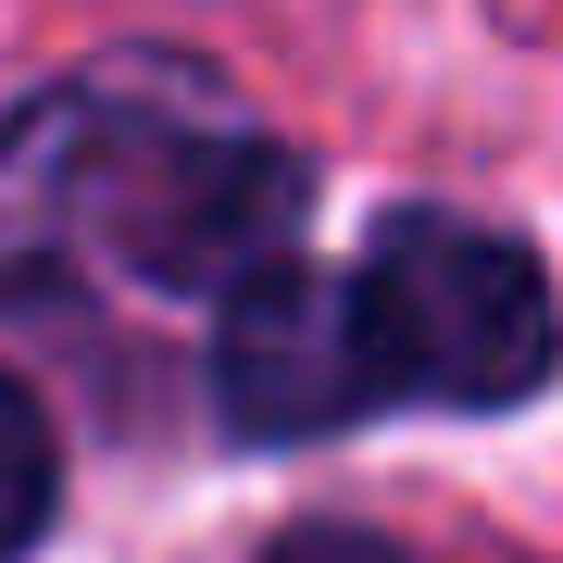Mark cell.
Here are the masks:
<instances>
[{
  "label": "cell",
  "mask_w": 563,
  "mask_h": 563,
  "mask_svg": "<svg viewBox=\"0 0 563 563\" xmlns=\"http://www.w3.org/2000/svg\"><path fill=\"white\" fill-rule=\"evenodd\" d=\"M301 151L213 76L125 51L0 113V251H76L139 288H239L301 225Z\"/></svg>",
  "instance_id": "1"
},
{
  "label": "cell",
  "mask_w": 563,
  "mask_h": 563,
  "mask_svg": "<svg viewBox=\"0 0 563 563\" xmlns=\"http://www.w3.org/2000/svg\"><path fill=\"white\" fill-rule=\"evenodd\" d=\"M339 288H351V351L376 401L501 413L551 388V351H563L551 276L526 263V239L476 213H388Z\"/></svg>",
  "instance_id": "2"
},
{
  "label": "cell",
  "mask_w": 563,
  "mask_h": 563,
  "mask_svg": "<svg viewBox=\"0 0 563 563\" xmlns=\"http://www.w3.org/2000/svg\"><path fill=\"white\" fill-rule=\"evenodd\" d=\"M213 388H225L239 439H325V426L376 413L363 351H351V288L288 263V251L251 263L225 288V325H213Z\"/></svg>",
  "instance_id": "3"
},
{
  "label": "cell",
  "mask_w": 563,
  "mask_h": 563,
  "mask_svg": "<svg viewBox=\"0 0 563 563\" xmlns=\"http://www.w3.org/2000/svg\"><path fill=\"white\" fill-rule=\"evenodd\" d=\"M63 501V451H51V413L25 376H0V563L38 551V526Z\"/></svg>",
  "instance_id": "4"
},
{
  "label": "cell",
  "mask_w": 563,
  "mask_h": 563,
  "mask_svg": "<svg viewBox=\"0 0 563 563\" xmlns=\"http://www.w3.org/2000/svg\"><path fill=\"white\" fill-rule=\"evenodd\" d=\"M263 563H401V551H388L376 526H288Z\"/></svg>",
  "instance_id": "5"
}]
</instances>
